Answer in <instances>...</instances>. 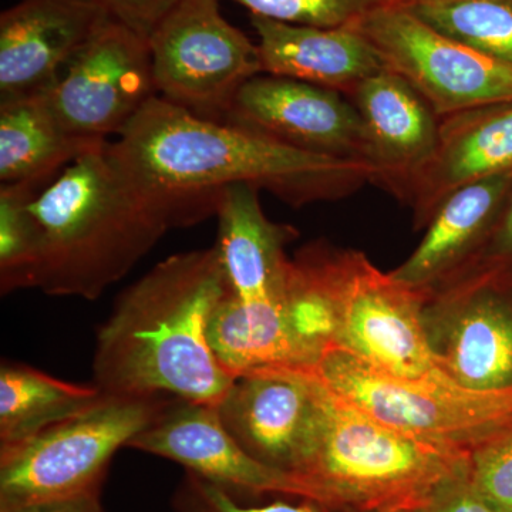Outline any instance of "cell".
<instances>
[{
  "instance_id": "obj_1",
  "label": "cell",
  "mask_w": 512,
  "mask_h": 512,
  "mask_svg": "<svg viewBox=\"0 0 512 512\" xmlns=\"http://www.w3.org/2000/svg\"><path fill=\"white\" fill-rule=\"evenodd\" d=\"M109 147L141 184L190 208L200 221L217 214L221 192L231 185L268 190L302 207L346 197L375 178L363 161L308 153L247 128L201 119L160 96Z\"/></svg>"
},
{
  "instance_id": "obj_2",
  "label": "cell",
  "mask_w": 512,
  "mask_h": 512,
  "mask_svg": "<svg viewBox=\"0 0 512 512\" xmlns=\"http://www.w3.org/2000/svg\"><path fill=\"white\" fill-rule=\"evenodd\" d=\"M225 295L214 247L168 256L121 293L101 326L93 384L114 396H165L217 407L235 380L207 335Z\"/></svg>"
},
{
  "instance_id": "obj_3",
  "label": "cell",
  "mask_w": 512,
  "mask_h": 512,
  "mask_svg": "<svg viewBox=\"0 0 512 512\" xmlns=\"http://www.w3.org/2000/svg\"><path fill=\"white\" fill-rule=\"evenodd\" d=\"M109 144L64 168L33 198L36 249L28 289L94 301L170 229L200 222L190 208L128 173Z\"/></svg>"
},
{
  "instance_id": "obj_4",
  "label": "cell",
  "mask_w": 512,
  "mask_h": 512,
  "mask_svg": "<svg viewBox=\"0 0 512 512\" xmlns=\"http://www.w3.org/2000/svg\"><path fill=\"white\" fill-rule=\"evenodd\" d=\"M315 379L318 410L295 473L311 500L335 512H414L467 473L470 450L390 429Z\"/></svg>"
},
{
  "instance_id": "obj_5",
  "label": "cell",
  "mask_w": 512,
  "mask_h": 512,
  "mask_svg": "<svg viewBox=\"0 0 512 512\" xmlns=\"http://www.w3.org/2000/svg\"><path fill=\"white\" fill-rule=\"evenodd\" d=\"M296 259L332 303L335 346L402 379L450 377L437 365L427 336L426 292L380 271L355 249L315 244L302 249Z\"/></svg>"
},
{
  "instance_id": "obj_6",
  "label": "cell",
  "mask_w": 512,
  "mask_h": 512,
  "mask_svg": "<svg viewBox=\"0 0 512 512\" xmlns=\"http://www.w3.org/2000/svg\"><path fill=\"white\" fill-rule=\"evenodd\" d=\"M171 397L103 393L89 409L0 446V507L101 491L111 460Z\"/></svg>"
},
{
  "instance_id": "obj_7",
  "label": "cell",
  "mask_w": 512,
  "mask_h": 512,
  "mask_svg": "<svg viewBox=\"0 0 512 512\" xmlns=\"http://www.w3.org/2000/svg\"><path fill=\"white\" fill-rule=\"evenodd\" d=\"M345 402L384 426L416 439L470 450L512 424V389L476 392L451 377L402 379L332 346L312 367Z\"/></svg>"
},
{
  "instance_id": "obj_8",
  "label": "cell",
  "mask_w": 512,
  "mask_h": 512,
  "mask_svg": "<svg viewBox=\"0 0 512 512\" xmlns=\"http://www.w3.org/2000/svg\"><path fill=\"white\" fill-rule=\"evenodd\" d=\"M158 96L201 119H227L241 87L262 74L256 43L222 16L220 0H178L148 36Z\"/></svg>"
},
{
  "instance_id": "obj_9",
  "label": "cell",
  "mask_w": 512,
  "mask_h": 512,
  "mask_svg": "<svg viewBox=\"0 0 512 512\" xmlns=\"http://www.w3.org/2000/svg\"><path fill=\"white\" fill-rule=\"evenodd\" d=\"M352 28L439 117L512 101V63L437 32L399 3L373 10Z\"/></svg>"
},
{
  "instance_id": "obj_10",
  "label": "cell",
  "mask_w": 512,
  "mask_h": 512,
  "mask_svg": "<svg viewBox=\"0 0 512 512\" xmlns=\"http://www.w3.org/2000/svg\"><path fill=\"white\" fill-rule=\"evenodd\" d=\"M158 96L147 37L114 18L74 57L46 93L53 113L79 137L121 136Z\"/></svg>"
},
{
  "instance_id": "obj_11",
  "label": "cell",
  "mask_w": 512,
  "mask_h": 512,
  "mask_svg": "<svg viewBox=\"0 0 512 512\" xmlns=\"http://www.w3.org/2000/svg\"><path fill=\"white\" fill-rule=\"evenodd\" d=\"M424 323L437 365L476 392L512 389V284L477 278L426 293Z\"/></svg>"
},
{
  "instance_id": "obj_12",
  "label": "cell",
  "mask_w": 512,
  "mask_h": 512,
  "mask_svg": "<svg viewBox=\"0 0 512 512\" xmlns=\"http://www.w3.org/2000/svg\"><path fill=\"white\" fill-rule=\"evenodd\" d=\"M128 448L174 461L238 500L266 494L311 500L301 478L251 456L225 429L217 407L207 404L168 400Z\"/></svg>"
},
{
  "instance_id": "obj_13",
  "label": "cell",
  "mask_w": 512,
  "mask_h": 512,
  "mask_svg": "<svg viewBox=\"0 0 512 512\" xmlns=\"http://www.w3.org/2000/svg\"><path fill=\"white\" fill-rule=\"evenodd\" d=\"M224 123L308 153L369 164L365 127L352 101L301 80L255 76L239 90Z\"/></svg>"
},
{
  "instance_id": "obj_14",
  "label": "cell",
  "mask_w": 512,
  "mask_h": 512,
  "mask_svg": "<svg viewBox=\"0 0 512 512\" xmlns=\"http://www.w3.org/2000/svg\"><path fill=\"white\" fill-rule=\"evenodd\" d=\"M316 410L312 367H275L235 377L217 406L225 429L251 456L293 474L308 451Z\"/></svg>"
},
{
  "instance_id": "obj_15",
  "label": "cell",
  "mask_w": 512,
  "mask_h": 512,
  "mask_svg": "<svg viewBox=\"0 0 512 512\" xmlns=\"http://www.w3.org/2000/svg\"><path fill=\"white\" fill-rule=\"evenodd\" d=\"M96 0H20L0 16V101L49 92L107 20Z\"/></svg>"
},
{
  "instance_id": "obj_16",
  "label": "cell",
  "mask_w": 512,
  "mask_h": 512,
  "mask_svg": "<svg viewBox=\"0 0 512 512\" xmlns=\"http://www.w3.org/2000/svg\"><path fill=\"white\" fill-rule=\"evenodd\" d=\"M349 100L365 127L373 184L410 205L414 184L436 151L440 117L412 84L386 67Z\"/></svg>"
},
{
  "instance_id": "obj_17",
  "label": "cell",
  "mask_w": 512,
  "mask_h": 512,
  "mask_svg": "<svg viewBox=\"0 0 512 512\" xmlns=\"http://www.w3.org/2000/svg\"><path fill=\"white\" fill-rule=\"evenodd\" d=\"M258 191L251 185H231L218 200L214 248L225 296L245 303L284 301L292 274L285 248L296 234L289 225L266 217Z\"/></svg>"
},
{
  "instance_id": "obj_18",
  "label": "cell",
  "mask_w": 512,
  "mask_h": 512,
  "mask_svg": "<svg viewBox=\"0 0 512 512\" xmlns=\"http://www.w3.org/2000/svg\"><path fill=\"white\" fill-rule=\"evenodd\" d=\"M512 171V101L440 117L436 151L414 184V228L464 185Z\"/></svg>"
},
{
  "instance_id": "obj_19",
  "label": "cell",
  "mask_w": 512,
  "mask_h": 512,
  "mask_svg": "<svg viewBox=\"0 0 512 512\" xmlns=\"http://www.w3.org/2000/svg\"><path fill=\"white\" fill-rule=\"evenodd\" d=\"M262 74L288 77L352 96L384 64L375 47L353 28L289 25L251 15Z\"/></svg>"
},
{
  "instance_id": "obj_20",
  "label": "cell",
  "mask_w": 512,
  "mask_h": 512,
  "mask_svg": "<svg viewBox=\"0 0 512 512\" xmlns=\"http://www.w3.org/2000/svg\"><path fill=\"white\" fill-rule=\"evenodd\" d=\"M512 191V171L458 188L441 202L412 255L392 275L421 292L447 284L473 258Z\"/></svg>"
},
{
  "instance_id": "obj_21",
  "label": "cell",
  "mask_w": 512,
  "mask_h": 512,
  "mask_svg": "<svg viewBox=\"0 0 512 512\" xmlns=\"http://www.w3.org/2000/svg\"><path fill=\"white\" fill-rule=\"evenodd\" d=\"M207 335L218 362L234 377L275 367L308 369L322 356L296 332L288 298L245 303L224 296Z\"/></svg>"
},
{
  "instance_id": "obj_22",
  "label": "cell",
  "mask_w": 512,
  "mask_h": 512,
  "mask_svg": "<svg viewBox=\"0 0 512 512\" xmlns=\"http://www.w3.org/2000/svg\"><path fill=\"white\" fill-rule=\"evenodd\" d=\"M109 141L79 137L63 127L46 93L0 101V184H45Z\"/></svg>"
},
{
  "instance_id": "obj_23",
  "label": "cell",
  "mask_w": 512,
  "mask_h": 512,
  "mask_svg": "<svg viewBox=\"0 0 512 512\" xmlns=\"http://www.w3.org/2000/svg\"><path fill=\"white\" fill-rule=\"evenodd\" d=\"M96 386L63 382L23 363L0 367V446L18 443L93 406Z\"/></svg>"
},
{
  "instance_id": "obj_24",
  "label": "cell",
  "mask_w": 512,
  "mask_h": 512,
  "mask_svg": "<svg viewBox=\"0 0 512 512\" xmlns=\"http://www.w3.org/2000/svg\"><path fill=\"white\" fill-rule=\"evenodd\" d=\"M404 8L437 32L512 63V0H437Z\"/></svg>"
},
{
  "instance_id": "obj_25",
  "label": "cell",
  "mask_w": 512,
  "mask_h": 512,
  "mask_svg": "<svg viewBox=\"0 0 512 512\" xmlns=\"http://www.w3.org/2000/svg\"><path fill=\"white\" fill-rule=\"evenodd\" d=\"M35 184H2L0 187V291L2 295L28 289L36 249L33 198Z\"/></svg>"
},
{
  "instance_id": "obj_26",
  "label": "cell",
  "mask_w": 512,
  "mask_h": 512,
  "mask_svg": "<svg viewBox=\"0 0 512 512\" xmlns=\"http://www.w3.org/2000/svg\"><path fill=\"white\" fill-rule=\"evenodd\" d=\"M252 16L315 28H352L394 0H232Z\"/></svg>"
},
{
  "instance_id": "obj_27",
  "label": "cell",
  "mask_w": 512,
  "mask_h": 512,
  "mask_svg": "<svg viewBox=\"0 0 512 512\" xmlns=\"http://www.w3.org/2000/svg\"><path fill=\"white\" fill-rule=\"evenodd\" d=\"M468 477L497 512H512V424L471 448Z\"/></svg>"
},
{
  "instance_id": "obj_28",
  "label": "cell",
  "mask_w": 512,
  "mask_h": 512,
  "mask_svg": "<svg viewBox=\"0 0 512 512\" xmlns=\"http://www.w3.org/2000/svg\"><path fill=\"white\" fill-rule=\"evenodd\" d=\"M173 508L175 512H335L308 498H302L296 504L288 501L244 504L217 485L188 471L175 488Z\"/></svg>"
},
{
  "instance_id": "obj_29",
  "label": "cell",
  "mask_w": 512,
  "mask_h": 512,
  "mask_svg": "<svg viewBox=\"0 0 512 512\" xmlns=\"http://www.w3.org/2000/svg\"><path fill=\"white\" fill-rule=\"evenodd\" d=\"M512 276V191L484 244L447 284L466 279H508ZM440 286V288H443Z\"/></svg>"
},
{
  "instance_id": "obj_30",
  "label": "cell",
  "mask_w": 512,
  "mask_h": 512,
  "mask_svg": "<svg viewBox=\"0 0 512 512\" xmlns=\"http://www.w3.org/2000/svg\"><path fill=\"white\" fill-rule=\"evenodd\" d=\"M114 19L147 37L178 0H96Z\"/></svg>"
},
{
  "instance_id": "obj_31",
  "label": "cell",
  "mask_w": 512,
  "mask_h": 512,
  "mask_svg": "<svg viewBox=\"0 0 512 512\" xmlns=\"http://www.w3.org/2000/svg\"><path fill=\"white\" fill-rule=\"evenodd\" d=\"M414 512H497L478 494L467 473L441 485L424 507Z\"/></svg>"
},
{
  "instance_id": "obj_32",
  "label": "cell",
  "mask_w": 512,
  "mask_h": 512,
  "mask_svg": "<svg viewBox=\"0 0 512 512\" xmlns=\"http://www.w3.org/2000/svg\"><path fill=\"white\" fill-rule=\"evenodd\" d=\"M100 493L101 491H90L15 507H0V512H106L101 505Z\"/></svg>"
},
{
  "instance_id": "obj_33",
  "label": "cell",
  "mask_w": 512,
  "mask_h": 512,
  "mask_svg": "<svg viewBox=\"0 0 512 512\" xmlns=\"http://www.w3.org/2000/svg\"><path fill=\"white\" fill-rule=\"evenodd\" d=\"M419 2H437V0H394V3H399V5H412V3Z\"/></svg>"
},
{
  "instance_id": "obj_34",
  "label": "cell",
  "mask_w": 512,
  "mask_h": 512,
  "mask_svg": "<svg viewBox=\"0 0 512 512\" xmlns=\"http://www.w3.org/2000/svg\"><path fill=\"white\" fill-rule=\"evenodd\" d=\"M503 281H508V282H511V284H512V276H511V278L503 279Z\"/></svg>"
}]
</instances>
